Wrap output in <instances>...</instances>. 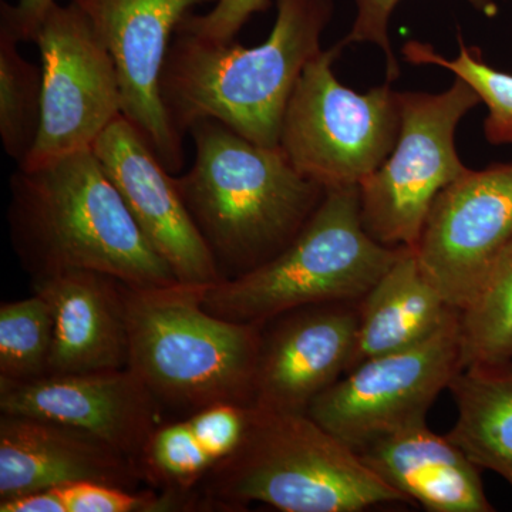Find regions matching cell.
Returning <instances> with one entry per match:
<instances>
[{"label":"cell","instance_id":"obj_1","mask_svg":"<svg viewBox=\"0 0 512 512\" xmlns=\"http://www.w3.org/2000/svg\"><path fill=\"white\" fill-rule=\"evenodd\" d=\"M333 0H276L274 28L254 47L215 43L175 30L161 99L181 138L215 119L252 143L279 147L286 107L305 67L322 52Z\"/></svg>","mask_w":512,"mask_h":512},{"label":"cell","instance_id":"obj_2","mask_svg":"<svg viewBox=\"0 0 512 512\" xmlns=\"http://www.w3.org/2000/svg\"><path fill=\"white\" fill-rule=\"evenodd\" d=\"M10 232L33 276L100 272L130 286L175 284L93 150L25 170L10 180Z\"/></svg>","mask_w":512,"mask_h":512},{"label":"cell","instance_id":"obj_3","mask_svg":"<svg viewBox=\"0 0 512 512\" xmlns=\"http://www.w3.org/2000/svg\"><path fill=\"white\" fill-rule=\"evenodd\" d=\"M188 134L194 163L175 181L222 278H235L288 247L326 190L281 147L252 143L221 121H197Z\"/></svg>","mask_w":512,"mask_h":512},{"label":"cell","instance_id":"obj_4","mask_svg":"<svg viewBox=\"0 0 512 512\" xmlns=\"http://www.w3.org/2000/svg\"><path fill=\"white\" fill-rule=\"evenodd\" d=\"M205 286L124 284L128 365L160 404H252L262 333L202 305Z\"/></svg>","mask_w":512,"mask_h":512},{"label":"cell","instance_id":"obj_5","mask_svg":"<svg viewBox=\"0 0 512 512\" xmlns=\"http://www.w3.org/2000/svg\"><path fill=\"white\" fill-rule=\"evenodd\" d=\"M407 503L348 444L308 413L252 406L247 433L207 476L208 507L271 505L284 512H360Z\"/></svg>","mask_w":512,"mask_h":512},{"label":"cell","instance_id":"obj_6","mask_svg":"<svg viewBox=\"0 0 512 512\" xmlns=\"http://www.w3.org/2000/svg\"><path fill=\"white\" fill-rule=\"evenodd\" d=\"M379 244L363 227L359 187L326 190L291 244L258 268L205 286L214 315L259 323L332 302H359L406 251Z\"/></svg>","mask_w":512,"mask_h":512},{"label":"cell","instance_id":"obj_7","mask_svg":"<svg viewBox=\"0 0 512 512\" xmlns=\"http://www.w3.org/2000/svg\"><path fill=\"white\" fill-rule=\"evenodd\" d=\"M343 46L322 50L303 70L286 107L279 147L325 190L359 187L392 153L402 124L392 83L359 93L333 72Z\"/></svg>","mask_w":512,"mask_h":512},{"label":"cell","instance_id":"obj_8","mask_svg":"<svg viewBox=\"0 0 512 512\" xmlns=\"http://www.w3.org/2000/svg\"><path fill=\"white\" fill-rule=\"evenodd\" d=\"M400 104L396 146L359 185L360 215L379 244L414 249L437 195L470 170L458 157L456 131L481 99L456 77L446 92H400Z\"/></svg>","mask_w":512,"mask_h":512},{"label":"cell","instance_id":"obj_9","mask_svg":"<svg viewBox=\"0 0 512 512\" xmlns=\"http://www.w3.org/2000/svg\"><path fill=\"white\" fill-rule=\"evenodd\" d=\"M35 43L42 57V120L35 146L19 165L25 170L92 150L123 107L113 56L74 3L50 8Z\"/></svg>","mask_w":512,"mask_h":512},{"label":"cell","instance_id":"obj_10","mask_svg":"<svg viewBox=\"0 0 512 512\" xmlns=\"http://www.w3.org/2000/svg\"><path fill=\"white\" fill-rule=\"evenodd\" d=\"M460 370L457 313L419 345L360 363L316 397L308 414L357 453L380 434L426 420Z\"/></svg>","mask_w":512,"mask_h":512},{"label":"cell","instance_id":"obj_11","mask_svg":"<svg viewBox=\"0 0 512 512\" xmlns=\"http://www.w3.org/2000/svg\"><path fill=\"white\" fill-rule=\"evenodd\" d=\"M512 238V163L468 170L437 195L414 247L420 271L463 311Z\"/></svg>","mask_w":512,"mask_h":512},{"label":"cell","instance_id":"obj_12","mask_svg":"<svg viewBox=\"0 0 512 512\" xmlns=\"http://www.w3.org/2000/svg\"><path fill=\"white\" fill-rule=\"evenodd\" d=\"M217 0H72L110 50L119 73L121 114L171 174L184 165L183 140L161 99L171 39L195 6Z\"/></svg>","mask_w":512,"mask_h":512},{"label":"cell","instance_id":"obj_13","mask_svg":"<svg viewBox=\"0 0 512 512\" xmlns=\"http://www.w3.org/2000/svg\"><path fill=\"white\" fill-rule=\"evenodd\" d=\"M92 150L138 228L178 282L210 286L224 279L185 207L175 175L123 114L97 138Z\"/></svg>","mask_w":512,"mask_h":512},{"label":"cell","instance_id":"obj_14","mask_svg":"<svg viewBox=\"0 0 512 512\" xmlns=\"http://www.w3.org/2000/svg\"><path fill=\"white\" fill-rule=\"evenodd\" d=\"M0 410L86 431L134 460L160 426V402L130 367L0 380Z\"/></svg>","mask_w":512,"mask_h":512},{"label":"cell","instance_id":"obj_15","mask_svg":"<svg viewBox=\"0 0 512 512\" xmlns=\"http://www.w3.org/2000/svg\"><path fill=\"white\" fill-rule=\"evenodd\" d=\"M279 318L262 335L252 406L308 413L313 400L349 372L359 326L357 302L305 306Z\"/></svg>","mask_w":512,"mask_h":512},{"label":"cell","instance_id":"obj_16","mask_svg":"<svg viewBox=\"0 0 512 512\" xmlns=\"http://www.w3.org/2000/svg\"><path fill=\"white\" fill-rule=\"evenodd\" d=\"M137 460L86 431L3 414L0 417V501L79 483L136 490Z\"/></svg>","mask_w":512,"mask_h":512},{"label":"cell","instance_id":"obj_17","mask_svg":"<svg viewBox=\"0 0 512 512\" xmlns=\"http://www.w3.org/2000/svg\"><path fill=\"white\" fill-rule=\"evenodd\" d=\"M33 279V291L49 303L55 326L47 375L127 367L124 282L82 269Z\"/></svg>","mask_w":512,"mask_h":512},{"label":"cell","instance_id":"obj_18","mask_svg":"<svg viewBox=\"0 0 512 512\" xmlns=\"http://www.w3.org/2000/svg\"><path fill=\"white\" fill-rule=\"evenodd\" d=\"M380 480L429 512H494L480 467L426 420L380 434L357 451Z\"/></svg>","mask_w":512,"mask_h":512},{"label":"cell","instance_id":"obj_19","mask_svg":"<svg viewBox=\"0 0 512 512\" xmlns=\"http://www.w3.org/2000/svg\"><path fill=\"white\" fill-rule=\"evenodd\" d=\"M357 313L356 350L349 372L373 357L419 345L460 311L427 281L413 249L407 248L357 302Z\"/></svg>","mask_w":512,"mask_h":512},{"label":"cell","instance_id":"obj_20","mask_svg":"<svg viewBox=\"0 0 512 512\" xmlns=\"http://www.w3.org/2000/svg\"><path fill=\"white\" fill-rule=\"evenodd\" d=\"M448 390L458 410L448 439L512 488V360L463 367Z\"/></svg>","mask_w":512,"mask_h":512},{"label":"cell","instance_id":"obj_21","mask_svg":"<svg viewBox=\"0 0 512 512\" xmlns=\"http://www.w3.org/2000/svg\"><path fill=\"white\" fill-rule=\"evenodd\" d=\"M461 369L512 360V238L460 312Z\"/></svg>","mask_w":512,"mask_h":512},{"label":"cell","instance_id":"obj_22","mask_svg":"<svg viewBox=\"0 0 512 512\" xmlns=\"http://www.w3.org/2000/svg\"><path fill=\"white\" fill-rule=\"evenodd\" d=\"M19 37L0 20V137L19 165L35 146L42 120L43 70L20 55Z\"/></svg>","mask_w":512,"mask_h":512},{"label":"cell","instance_id":"obj_23","mask_svg":"<svg viewBox=\"0 0 512 512\" xmlns=\"http://www.w3.org/2000/svg\"><path fill=\"white\" fill-rule=\"evenodd\" d=\"M404 59L416 66H437L473 87L488 109L484 136L493 146H512V74L485 62L478 47H468L458 35V55L447 59L429 43L410 40L403 46Z\"/></svg>","mask_w":512,"mask_h":512},{"label":"cell","instance_id":"obj_24","mask_svg":"<svg viewBox=\"0 0 512 512\" xmlns=\"http://www.w3.org/2000/svg\"><path fill=\"white\" fill-rule=\"evenodd\" d=\"M49 303L30 298L0 306V380L26 382L49 373L53 346Z\"/></svg>","mask_w":512,"mask_h":512},{"label":"cell","instance_id":"obj_25","mask_svg":"<svg viewBox=\"0 0 512 512\" xmlns=\"http://www.w3.org/2000/svg\"><path fill=\"white\" fill-rule=\"evenodd\" d=\"M144 483L158 490L191 494L215 461L195 436L188 419L158 426L137 460Z\"/></svg>","mask_w":512,"mask_h":512},{"label":"cell","instance_id":"obj_26","mask_svg":"<svg viewBox=\"0 0 512 512\" xmlns=\"http://www.w3.org/2000/svg\"><path fill=\"white\" fill-rule=\"evenodd\" d=\"M67 512H175L201 507L191 494L79 483L57 488Z\"/></svg>","mask_w":512,"mask_h":512},{"label":"cell","instance_id":"obj_27","mask_svg":"<svg viewBox=\"0 0 512 512\" xmlns=\"http://www.w3.org/2000/svg\"><path fill=\"white\" fill-rule=\"evenodd\" d=\"M356 18L349 35L340 45L352 43H373L382 50L386 59L387 82L393 83L400 76V64L394 55L389 37V22L394 9L400 0H355ZM471 6L487 18L498 15V5L495 0H468Z\"/></svg>","mask_w":512,"mask_h":512},{"label":"cell","instance_id":"obj_28","mask_svg":"<svg viewBox=\"0 0 512 512\" xmlns=\"http://www.w3.org/2000/svg\"><path fill=\"white\" fill-rule=\"evenodd\" d=\"M249 416L251 404L217 403L192 413L188 421L217 466L241 446Z\"/></svg>","mask_w":512,"mask_h":512},{"label":"cell","instance_id":"obj_29","mask_svg":"<svg viewBox=\"0 0 512 512\" xmlns=\"http://www.w3.org/2000/svg\"><path fill=\"white\" fill-rule=\"evenodd\" d=\"M269 6L271 0H217L211 12L205 15L191 12L177 29L210 42L229 43L252 16L265 12Z\"/></svg>","mask_w":512,"mask_h":512},{"label":"cell","instance_id":"obj_30","mask_svg":"<svg viewBox=\"0 0 512 512\" xmlns=\"http://www.w3.org/2000/svg\"><path fill=\"white\" fill-rule=\"evenodd\" d=\"M55 3L56 0H19L18 5L12 6L2 2L0 20L8 23L20 42L35 43L40 25Z\"/></svg>","mask_w":512,"mask_h":512},{"label":"cell","instance_id":"obj_31","mask_svg":"<svg viewBox=\"0 0 512 512\" xmlns=\"http://www.w3.org/2000/svg\"><path fill=\"white\" fill-rule=\"evenodd\" d=\"M2 512H67L62 495L57 488L36 491L0 501Z\"/></svg>","mask_w":512,"mask_h":512}]
</instances>
